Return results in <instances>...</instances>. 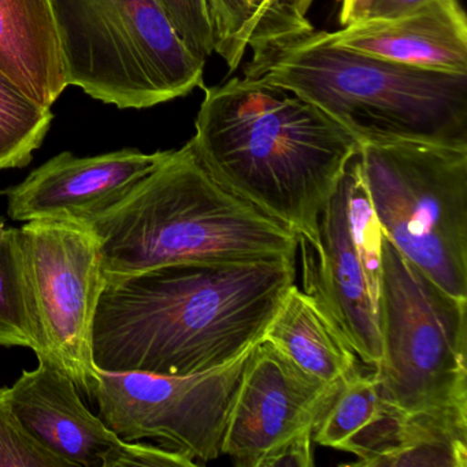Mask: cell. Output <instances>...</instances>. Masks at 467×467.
I'll return each instance as SVG.
<instances>
[{
    "label": "cell",
    "mask_w": 467,
    "mask_h": 467,
    "mask_svg": "<svg viewBox=\"0 0 467 467\" xmlns=\"http://www.w3.org/2000/svg\"><path fill=\"white\" fill-rule=\"evenodd\" d=\"M344 180L347 184L349 229L368 281V294L376 308L381 285L382 245L385 236L368 195L359 155L352 158L347 166Z\"/></svg>",
    "instance_id": "obj_21"
},
{
    "label": "cell",
    "mask_w": 467,
    "mask_h": 467,
    "mask_svg": "<svg viewBox=\"0 0 467 467\" xmlns=\"http://www.w3.org/2000/svg\"><path fill=\"white\" fill-rule=\"evenodd\" d=\"M313 434L303 436L295 440L275 459V466L310 467L314 464L313 458Z\"/></svg>",
    "instance_id": "obj_26"
},
{
    "label": "cell",
    "mask_w": 467,
    "mask_h": 467,
    "mask_svg": "<svg viewBox=\"0 0 467 467\" xmlns=\"http://www.w3.org/2000/svg\"><path fill=\"white\" fill-rule=\"evenodd\" d=\"M262 340L325 384L337 387L359 370V358L313 297L292 285Z\"/></svg>",
    "instance_id": "obj_17"
},
{
    "label": "cell",
    "mask_w": 467,
    "mask_h": 467,
    "mask_svg": "<svg viewBox=\"0 0 467 467\" xmlns=\"http://www.w3.org/2000/svg\"><path fill=\"white\" fill-rule=\"evenodd\" d=\"M337 387L259 341L251 348L232 401L221 451L239 467H273L291 442L313 434Z\"/></svg>",
    "instance_id": "obj_10"
},
{
    "label": "cell",
    "mask_w": 467,
    "mask_h": 467,
    "mask_svg": "<svg viewBox=\"0 0 467 467\" xmlns=\"http://www.w3.org/2000/svg\"><path fill=\"white\" fill-rule=\"evenodd\" d=\"M325 36L332 45L387 61L467 73V20L459 0H431L399 17H366Z\"/></svg>",
    "instance_id": "obj_14"
},
{
    "label": "cell",
    "mask_w": 467,
    "mask_h": 467,
    "mask_svg": "<svg viewBox=\"0 0 467 467\" xmlns=\"http://www.w3.org/2000/svg\"><path fill=\"white\" fill-rule=\"evenodd\" d=\"M245 78L294 92L359 144H467V73L423 69L332 45L316 29L250 50Z\"/></svg>",
    "instance_id": "obj_3"
},
{
    "label": "cell",
    "mask_w": 467,
    "mask_h": 467,
    "mask_svg": "<svg viewBox=\"0 0 467 467\" xmlns=\"http://www.w3.org/2000/svg\"><path fill=\"white\" fill-rule=\"evenodd\" d=\"M188 143L213 179L296 237L316 234L360 147L307 100L245 76L204 87Z\"/></svg>",
    "instance_id": "obj_2"
},
{
    "label": "cell",
    "mask_w": 467,
    "mask_h": 467,
    "mask_svg": "<svg viewBox=\"0 0 467 467\" xmlns=\"http://www.w3.org/2000/svg\"><path fill=\"white\" fill-rule=\"evenodd\" d=\"M106 277L165 265L296 256L294 232L213 179L190 143L88 225Z\"/></svg>",
    "instance_id": "obj_4"
},
{
    "label": "cell",
    "mask_w": 467,
    "mask_h": 467,
    "mask_svg": "<svg viewBox=\"0 0 467 467\" xmlns=\"http://www.w3.org/2000/svg\"><path fill=\"white\" fill-rule=\"evenodd\" d=\"M18 231L42 344L36 357L50 359L92 398L99 379L92 332L106 285L98 237L67 221H28Z\"/></svg>",
    "instance_id": "obj_8"
},
{
    "label": "cell",
    "mask_w": 467,
    "mask_h": 467,
    "mask_svg": "<svg viewBox=\"0 0 467 467\" xmlns=\"http://www.w3.org/2000/svg\"><path fill=\"white\" fill-rule=\"evenodd\" d=\"M381 410L374 374L358 371L336 388L314 428L313 440L322 447L343 451Z\"/></svg>",
    "instance_id": "obj_20"
},
{
    "label": "cell",
    "mask_w": 467,
    "mask_h": 467,
    "mask_svg": "<svg viewBox=\"0 0 467 467\" xmlns=\"http://www.w3.org/2000/svg\"><path fill=\"white\" fill-rule=\"evenodd\" d=\"M24 425L73 467H195L179 451L119 439L92 414L69 376L47 358L5 388Z\"/></svg>",
    "instance_id": "obj_11"
},
{
    "label": "cell",
    "mask_w": 467,
    "mask_h": 467,
    "mask_svg": "<svg viewBox=\"0 0 467 467\" xmlns=\"http://www.w3.org/2000/svg\"><path fill=\"white\" fill-rule=\"evenodd\" d=\"M169 151L146 154L125 149L95 157L61 152L0 193L6 196L7 214L15 221H67L88 226L124 202Z\"/></svg>",
    "instance_id": "obj_12"
},
{
    "label": "cell",
    "mask_w": 467,
    "mask_h": 467,
    "mask_svg": "<svg viewBox=\"0 0 467 467\" xmlns=\"http://www.w3.org/2000/svg\"><path fill=\"white\" fill-rule=\"evenodd\" d=\"M67 86L143 110L203 88L196 58L155 0H51Z\"/></svg>",
    "instance_id": "obj_5"
},
{
    "label": "cell",
    "mask_w": 467,
    "mask_h": 467,
    "mask_svg": "<svg viewBox=\"0 0 467 467\" xmlns=\"http://www.w3.org/2000/svg\"><path fill=\"white\" fill-rule=\"evenodd\" d=\"M53 119L51 108L26 97L0 72V171L28 166Z\"/></svg>",
    "instance_id": "obj_19"
},
{
    "label": "cell",
    "mask_w": 467,
    "mask_h": 467,
    "mask_svg": "<svg viewBox=\"0 0 467 467\" xmlns=\"http://www.w3.org/2000/svg\"><path fill=\"white\" fill-rule=\"evenodd\" d=\"M314 0H265L256 7L243 32L239 54L244 58L251 48L280 42L313 31L307 15Z\"/></svg>",
    "instance_id": "obj_22"
},
{
    "label": "cell",
    "mask_w": 467,
    "mask_h": 467,
    "mask_svg": "<svg viewBox=\"0 0 467 467\" xmlns=\"http://www.w3.org/2000/svg\"><path fill=\"white\" fill-rule=\"evenodd\" d=\"M370 0H340L338 20L343 26L363 20L368 16Z\"/></svg>",
    "instance_id": "obj_28"
},
{
    "label": "cell",
    "mask_w": 467,
    "mask_h": 467,
    "mask_svg": "<svg viewBox=\"0 0 467 467\" xmlns=\"http://www.w3.org/2000/svg\"><path fill=\"white\" fill-rule=\"evenodd\" d=\"M264 2L265 0H253L254 12H255L256 7L261 6V5L264 4Z\"/></svg>",
    "instance_id": "obj_29"
},
{
    "label": "cell",
    "mask_w": 467,
    "mask_h": 467,
    "mask_svg": "<svg viewBox=\"0 0 467 467\" xmlns=\"http://www.w3.org/2000/svg\"><path fill=\"white\" fill-rule=\"evenodd\" d=\"M376 313L381 403L403 414L467 418V300L440 288L385 237Z\"/></svg>",
    "instance_id": "obj_7"
},
{
    "label": "cell",
    "mask_w": 467,
    "mask_h": 467,
    "mask_svg": "<svg viewBox=\"0 0 467 467\" xmlns=\"http://www.w3.org/2000/svg\"><path fill=\"white\" fill-rule=\"evenodd\" d=\"M215 35V53L226 62L229 73L236 72L242 64L239 42L254 13L253 0H207Z\"/></svg>",
    "instance_id": "obj_25"
},
{
    "label": "cell",
    "mask_w": 467,
    "mask_h": 467,
    "mask_svg": "<svg viewBox=\"0 0 467 467\" xmlns=\"http://www.w3.org/2000/svg\"><path fill=\"white\" fill-rule=\"evenodd\" d=\"M188 50L206 62L217 50V35L207 0H155Z\"/></svg>",
    "instance_id": "obj_24"
},
{
    "label": "cell",
    "mask_w": 467,
    "mask_h": 467,
    "mask_svg": "<svg viewBox=\"0 0 467 467\" xmlns=\"http://www.w3.org/2000/svg\"><path fill=\"white\" fill-rule=\"evenodd\" d=\"M351 466H467V418L381 412L344 447Z\"/></svg>",
    "instance_id": "obj_15"
},
{
    "label": "cell",
    "mask_w": 467,
    "mask_h": 467,
    "mask_svg": "<svg viewBox=\"0 0 467 467\" xmlns=\"http://www.w3.org/2000/svg\"><path fill=\"white\" fill-rule=\"evenodd\" d=\"M431 0H370L368 18H393L420 9Z\"/></svg>",
    "instance_id": "obj_27"
},
{
    "label": "cell",
    "mask_w": 467,
    "mask_h": 467,
    "mask_svg": "<svg viewBox=\"0 0 467 467\" xmlns=\"http://www.w3.org/2000/svg\"><path fill=\"white\" fill-rule=\"evenodd\" d=\"M0 467H73L24 425L5 388H0Z\"/></svg>",
    "instance_id": "obj_23"
},
{
    "label": "cell",
    "mask_w": 467,
    "mask_h": 467,
    "mask_svg": "<svg viewBox=\"0 0 467 467\" xmlns=\"http://www.w3.org/2000/svg\"><path fill=\"white\" fill-rule=\"evenodd\" d=\"M0 72L46 108L69 87L51 0H0Z\"/></svg>",
    "instance_id": "obj_16"
},
{
    "label": "cell",
    "mask_w": 467,
    "mask_h": 467,
    "mask_svg": "<svg viewBox=\"0 0 467 467\" xmlns=\"http://www.w3.org/2000/svg\"><path fill=\"white\" fill-rule=\"evenodd\" d=\"M0 346L40 352L39 327L26 277L20 231L0 217Z\"/></svg>",
    "instance_id": "obj_18"
},
{
    "label": "cell",
    "mask_w": 467,
    "mask_h": 467,
    "mask_svg": "<svg viewBox=\"0 0 467 467\" xmlns=\"http://www.w3.org/2000/svg\"><path fill=\"white\" fill-rule=\"evenodd\" d=\"M358 155L384 236L467 300V144L382 139L360 144Z\"/></svg>",
    "instance_id": "obj_6"
},
{
    "label": "cell",
    "mask_w": 467,
    "mask_h": 467,
    "mask_svg": "<svg viewBox=\"0 0 467 467\" xmlns=\"http://www.w3.org/2000/svg\"><path fill=\"white\" fill-rule=\"evenodd\" d=\"M295 262H185L106 277L92 332L95 365L191 376L234 362L264 337L295 284Z\"/></svg>",
    "instance_id": "obj_1"
},
{
    "label": "cell",
    "mask_w": 467,
    "mask_h": 467,
    "mask_svg": "<svg viewBox=\"0 0 467 467\" xmlns=\"http://www.w3.org/2000/svg\"><path fill=\"white\" fill-rule=\"evenodd\" d=\"M296 240L303 292L337 327L360 362L376 368L381 359V336L349 229L344 176L319 215L316 234Z\"/></svg>",
    "instance_id": "obj_13"
},
{
    "label": "cell",
    "mask_w": 467,
    "mask_h": 467,
    "mask_svg": "<svg viewBox=\"0 0 467 467\" xmlns=\"http://www.w3.org/2000/svg\"><path fill=\"white\" fill-rule=\"evenodd\" d=\"M250 351L191 376L98 368L92 399L100 420L124 441L154 440L196 464L207 463L223 453L226 420Z\"/></svg>",
    "instance_id": "obj_9"
}]
</instances>
